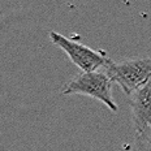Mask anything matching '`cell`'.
<instances>
[{"mask_svg": "<svg viewBox=\"0 0 151 151\" xmlns=\"http://www.w3.org/2000/svg\"><path fill=\"white\" fill-rule=\"evenodd\" d=\"M104 72L127 95H133L151 81V59L132 58L120 61L109 59Z\"/></svg>", "mask_w": 151, "mask_h": 151, "instance_id": "obj_1", "label": "cell"}, {"mask_svg": "<svg viewBox=\"0 0 151 151\" xmlns=\"http://www.w3.org/2000/svg\"><path fill=\"white\" fill-rule=\"evenodd\" d=\"M112 80L104 70L80 73L64 85L61 94L90 96L102 102L112 112H117L119 107L112 96Z\"/></svg>", "mask_w": 151, "mask_h": 151, "instance_id": "obj_2", "label": "cell"}, {"mask_svg": "<svg viewBox=\"0 0 151 151\" xmlns=\"http://www.w3.org/2000/svg\"><path fill=\"white\" fill-rule=\"evenodd\" d=\"M50 39L53 45L58 46L67 53L70 61L77 68H80L82 73L99 70L100 68H104L109 60V58L106 53L95 51L82 43L69 39L55 30L50 31Z\"/></svg>", "mask_w": 151, "mask_h": 151, "instance_id": "obj_3", "label": "cell"}, {"mask_svg": "<svg viewBox=\"0 0 151 151\" xmlns=\"http://www.w3.org/2000/svg\"><path fill=\"white\" fill-rule=\"evenodd\" d=\"M129 106L136 133L151 129V81L130 96Z\"/></svg>", "mask_w": 151, "mask_h": 151, "instance_id": "obj_4", "label": "cell"}, {"mask_svg": "<svg viewBox=\"0 0 151 151\" xmlns=\"http://www.w3.org/2000/svg\"><path fill=\"white\" fill-rule=\"evenodd\" d=\"M136 151H151V129L136 133Z\"/></svg>", "mask_w": 151, "mask_h": 151, "instance_id": "obj_5", "label": "cell"}]
</instances>
